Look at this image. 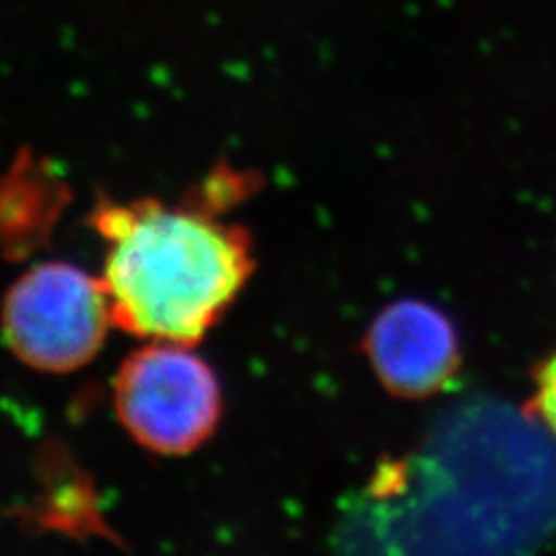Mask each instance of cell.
I'll list each match as a JSON object with an SVG mask.
<instances>
[{"label": "cell", "mask_w": 556, "mask_h": 556, "mask_svg": "<svg viewBox=\"0 0 556 556\" xmlns=\"http://www.w3.org/2000/svg\"><path fill=\"white\" fill-rule=\"evenodd\" d=\"M116 410L144 447L167 456L188 454L219 422V381L190 344L151 340L119 369Z\"/></svg>", "instance_id": "obj_2"}, {"label": "cell", "mask_w": 556, "mask_h": 556, "mask_svg": "<svg viewBox=\"0 0 556 556\" xmlns=\"http://www.w3.org/2000/svg\"><path fill=\"white\" fill-rule=\"evenodd\" d=\"M112 324L101 278L64 262L29 270L9 291L2 312L11 351L50 374H66L89 363Z\"/></svg>", "instance_id": "obj_3"}, {"label": "cell", "mask_w": 556, "mask_h": 556, "mask_svg": "<svg viewBox=\"0 0 556 556\" xmlns=\"http://www.w3.org/2000/svg\"><path fill=\"white\" fill-rule=\"evenodd\" d=\"M365 344L378 378L397 396H431L456 376V330L422 301H400L381 312Z\"/></svg>", "instance_id": "obj_4"}, {"label": "cell", "mask_w": 556, "mask_h": 556, "mask_svg": "<svg viewBox=\"0 0 556 556\" xmlns=\"http://www.w3.org/2000/svg\"><path fill=\"white\" fill-rule=\"evenodd\" d=\"M532 413L556 439V355L548 358L538 374Z\"/></svg>", "instance_id": "obj_5"}, {"label": "cell", "mask_w": 556, "mask_h": 556, "mask_svg": "<svg viewBox=\"0 0 556 556\" xmlns=\"http://www.w3.org/2000/svg\"><path fill=\"white\" fill-rule=\"evenodd\" d=\"M101 275L114 324L130 334L190 344L238 298L254 260L245 233L206 206L101 202Z\"/></svg>", "instance_id": "obj_1"}]
</instances>
